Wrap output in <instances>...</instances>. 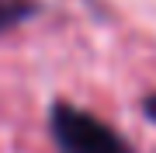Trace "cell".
<instances>
[{
  "mask_svg": "<svg viewBox=\"0 0 156 153\" xmlns=\"http://www.w3.org/2000/svg\"><path fill=\"white\" fill-rule=\"evenodd\" d=\"M49 129H52V143L59 153H135L132 143L115 125H108L94 111H83L69 101L52 104Z\"/></svg>",
  "mask_w": 156,
  "mask_h": 153,
  "instance_id": "6da1fadb",
  "label": "cell"
},
{
  "mask_svg": "<svg viewBox=\"0 0 156 153\" xmlns=\"http://www.w3.org/2000/svg\"><path fill=\"white\" fill-rule=\"evenodd\" d=\"M31 11H35L31 0H0V31H7V28H14V24H21Z\"/></svg>",
  "mask_w": 156,
  "mask_h": 153,
  "instance_id": "7a4b0ae2",
  "label": "cell"
},
{
  "mask_svg": "<svg viewBox=\"0 0 156 153\" xmlns=\"http://www.w3.org/2000/svg\"><path fill=\"white\" fill-rule=\"evenodd\" d=\"M142 115H146L149 122H156V94H146V97H142Z\"/></svg>",
  "mask_w": 156,
  "mask_h": 153,
  "instance_id": "3957f363",
  "label": "cell"
}]
</instances>
